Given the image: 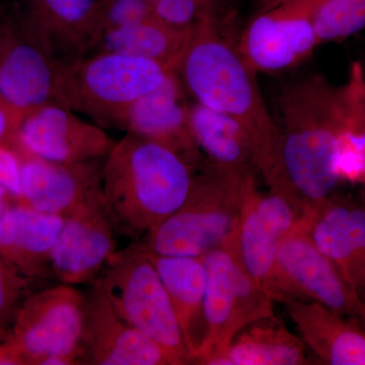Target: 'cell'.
Returning a JSON list of instances; mask_svg holds the SVG:
<instances>
[{
	"label": "cell",
	"instance_id": "obj_28",
	"mask_svg": "<svg viewBox=\"0 0 365 365\" xmlns=\"http://www.w3.org/2000/svg\"><path fill=\"white\" fill-rule=\"evenodd\" d=\"M155 16V9L146 0H103L100 38L109 31L148 21Z\"/></svg>",
	"mask_w": 365,
	"mask_h": 365
},
{
	"label": "cell",
	"instance_id": "obj_27",
	"mask_svg": "<svg viewBox=\"0 0 365 365\" xmlns=\"http://www.w3.org/2000/svg\"><path fill=\"white\" fill-rule=\"evenodd\" d=\"M227 0H160L155 16L179 30H192L201 21L228 14Z\"/></svg>",
	"mask_w": 365,
	"mask_h": 365
},
{
	"label": "cell",
	"instance_id": "obj_21",
	"mask_svg": "<svg viewBox=\"0 0 365 365\" xmlns=\"http://www.w3.org/2000/svg\"><path fill=\"white\" fill-rule=\"evenodd\" d=\"M57 58L71 63L88 56L100 39L103 0H21Z\"/></svg>",
	"mask_w": 365,
	"mask_h": 365
},
{
	"label": "cell",
	"instance_id": "obj_4",
	"mask_svg": "<svg viewBox=\"0 0 365 365\" xmlns=\"http://www.w3.org/2000/svg\"><path fill=\"white\" fill-rule=\"evenodd\" d=\"M186 200L144 235L139 248L160 256L204 257L235 239L257 187L254 169L201 165Z\"/></svg>",
	"mask_w": 365,
	"mask_h": 365
},
{
	"label": "cell",
	"instance_id": "obj_1",
	"mask_svg": "<svg viewBox=\"0 0 365 365\" xmlns=\"http://www.w3.org/2000/svg\"><path fill=\"white\" fill-rule=\"evenodd\" d=\"M279 129L275 178L269 188L309 218L343 180L365 173V79L361 62L335 86L321 76L285 85L275 100Z\"/></svg>",
	"mask_w": 365,
	"mask_h": 365
},
{
	"label": "cell",
	"instance_id": "obj_17",
	"mask_svg": "<svg viewBox=\"0 0 365 365\" xmlns=\"http://www.w3.org/2000/svg\"><path fill=\"white\" fill-rule=\"evenodd\" d=\"M185 91L176 72H170L162 86L132 106L121 129L163 144L194 167H201L203 158L190 130V106Z\"/></svg>",
	"mask_w": 365,
	"mask_h": 365
},
{
	"label": "cell",
	"instance_id": "obj_7",
	"mask_svg": "<svg viewBox=\"0 0 365 365\" xmlns=\"http://www.w3.org/2000/svg\"><path fill=\"white\" fill-rule=\"evenodd\" d=\"M172 71L153 60L96 52L67 63L71 110L91 122L121 129L139 98L157 90Z\"/></svg>",
	"mask_w": 365,
	"mask_h": 365
},
{
	"label": "cell",
	"instance_id": "obj_15",
	"mask_svg": "<svg viewBox=\"0 0 365 365\" xmlns=\"http://www.w3.org/2000/svg\"><path fill=\"white\" fill-rule=\"evenodd\" d=\"M302 218L284 197L272 191L261 193L257 187L242 209L235 235L237 258L250 277L271 297L278 246Z\"/></svg>",
	"mask_w": 365,
	"mask_h": 365
},
{
	"label": "cell",
	"instance_id": "obj_20",
	"mask_svg": "<svg viewBox=\"0 0 365 365\" xmlns=\"http://www.w3.org/2000/svg\"><path fill=\"white\" fill-rule=\"evenodd\" d=\"M307 349L331 365H365V331L354 321L309 300L283 302Z\"/></svg>",
	"mask_w": 365,
	"mask_h": 365
},
{
	"label": "cell",
	"instance_id": "obj_8",
	"mask_svg": "<svg viewBox=\"0 0 365 365\" xmlns=\"http://www.w3.org/2000/svg\"><path fill=\"white\" fill-rule=\"evenodd\" d=\"M85 302L63 283L32 295L19 307L4 342L24 364H83Z\"/></svg>",
	"mask_w": 365,
	"mask_h": 365
},
{
	"label": "cell",
	"instance_id": "obj_14",
	"mask_svg": "<svg viewBox=\"0 0 365 365\" xmlns=\"http://www.w3.org/2000/svg\"><path fill=\"white\" fill-rule=\"evenodd\" d=\"M81 349L83 364L172 365L157 343L116 313L97 280L86 295Z\"/></svg>",
	"mask_w": 365,
	"mask_h": 365
},
{
	"label": "cell",
	"instance_id": "obj_33",
	"mask_svg": "<svg viewBox=\"0 0 365 365\" xmlns=\"http://www.w3.org/2000/svg\"><path fill=\"white\" fill-rule=\"evenodd\" d=\"M13 203H14L13 199L6 193V190L0 186V215Z\"/></svg>",
	"mask_w": 365,
	"mask_h": 365
},
{
	"label": "cell",
	"instance_id": "obj_29",
	"mask_svg": "<svg viewBox=\"0 0 365 365\" xmlns=\"http://www.w3.org/2000/svg\"><path fill=\"white\" fill-rule=\"evenodd\" d=\"M29 280L0 256V326L13 321Z\"/></svg>",
	"mask_w": 365,
	"mask_h": 365
},
{
	"label": "cell",
	"instance_id": "obj_5",
	"mask_svg": "<svg viewBox=\"0 0 365 365\" xmlns=\"http://www.w3.org/2000/svg\"><path fill=\"white\" fill-rule=\"evenodd\" d=\"M0 96L25 113L71 108L67 63L57 58L23 2L0 6Z\"/></svg>",
	"mask_w": 365,
	"mask_h": 365
},
{
	"label": "cell",
	"instance_id": "obj_30",
	"mask_svg": "<svg viewBox=\"0 0 365 365\" xmlns=\"http://www.w3.org/2000/svg\"><path fill=\"white\" fill-rule=\"evenodd\" d=\"M0 186L14 202H23L21 158L14 144L0 146Z\"/></svg>",
	"mask_w": 365,
	"mask_h": 365
},
{
	"label": "cell",
	"instance_id": "obj_9",
	"mask_svg": "<svg viewBox=\"0 0 365 365\" xmlns=\"http://www.w3.org/2000/svg\"><path fill=\"white\" fill-rule=\"evenodd\" d=\"M204 263L207 335L196 364H203L222 353L244 327L273 316L275 302L242 267L235 250V237L206 254Z\"/></svg>",
	"mask_w": 365,
	"mask_h": 365
},
{
	"label": "cell",
	"instance_id": "obj_35",
	"mask_svg": "<svg viewBox=\"0 0 365 365\" xmlns=\"http://www.w3.org/2000/svg\"><path fill=\"white\" fill-rule=\"evenodd\" d=\"M360 185H361L362 188V203L365 205V174L362 175L361 177L359 178V181Z\"/></svg>",
	"mask_w": 365,
	"mask_h": 365
},
{
	"label": "cell",
	"instance_id": "obj_32",
	"mask_svg": "<svg viewBox=\"0 0 365 365\" xmlns=\"http://www.w3.org/2000/svg\"><path fill=\"white\" fill-rule=\"evenodd\" d=\"M288 0H256V14L269 11L273 7L284 4Z\"/></svg>",
	"mask_w": 365,
	"mask_h": 365
},
{
	"label": "cell",
	"instance_id": "obj_19",
	"mask_svg": "<svg viewBox=\"0 0 365 365\" xmlns=\"http://www.w3.org/2000/svg\"><path fill=\"white\" fill-rule=\"evenodd\" d=\"M63 223L62 216L46 215L24 202L11 204L0 215V256L28 280L47 277Z\"/></svg>",
	"mask_w": 365,
	"mask_h": 365
},
{
	"label": "cell",
	"instance_id": "obj_3",
	"mask_svg": "<svg viewBox=\"0 0 365 365\" xmlns=\"http://www.w3.org/2000/svg\"><path fill=\"white\" fill-rule=\"evenodd\" d=\"M194 165L176 151L127 133L104 158L101 193L106 212L120 234L138 239L186 200Z\"/></svg>",
	"mask_w": 365,
	"mask_h": 365
},
{
	"label": "cell",
	"instance_id": "obj_24",
	"mask_svg": "<svg viewBox=\"0 0 365 365\" xmlns=\"http://www.w3.org/2000/svg\"><path fill=\"white\" fill-rule=\"evenodd\" d=\"M189 124L194 143L208 163L257 170L251 137L232 117L194 102L190 105Z\"/></svg>",
	"mask_w": 365,
	"mask_h": 365
},
{
	"label": "cell",
	"instance_id": "obj_16",
	"mask_svg": "<svg viewBox=\"0 0 365 365\" xmlns=\"http://www.w3.org/2000/svg\"><path fill=\"white\" fill-rule=\"evenodd\" d=\"M16 148L21 158L23 202L36 210L66 217L100 195L102 165L98 160L52 163Z\"/></svg>",
	"mask_w": 365,
	"mask_h": 365
},
{
	"label": "cell",
	"instance_id": "obj_34",
	"mask_svg": "<svg viewBox=\"0 0 365 365\" xmlns=\"http://www.w3.org/2000/svg\"><path fill=\"white\" fill-rule=\"evenodd\" d=\"M355 322L365 331V304L360 302L359 309H357L356 314L354 318Z\"/></svg>",
	"mask_w": 365,
	"mask_h": 365
},
{
	"label": "cell",
	"instance_id": "obj_31",
	"mask_svg": "<svg viewBox=\"0 0 365 365\" xmlns=\"http://www.w3.org/2000/svg\"><path fill=\"white\" fill-rule=\"evenodd\" d=\"M23 115L0 96V146L13 145Z\"/></svg>",
	"mask_w": 365,
	"mask_h": 365
},
{
	"label": "cell",
	"instance_id": "obj_6",
	"mask_svg": "<svg viewBox=\"0 0 365 365\" xmlns=\"http://www.w3.org/2000/svg\"><path fill=\"white\" fill-rule=\"evenodd\" d=\"M116 313L165 352L170 364H194L169 294L138 246L116 252L100 277Z\"/></svg>",
	"mask_w": 365,
	"mask_h": 365
},
{
	"label": "cell",
	"instance_id": "obj_37",
	"mask_svg": "<svg viewBox=\"0 0 365 365\" xmlns=\"http://www.w3.org/2000/svg\"><path fill=\"white\" fill-rule=\"evenodd\" d=\"M362 71H364V76L365 79V59L364 62H361Z\"/></svg>",
	"mask_w": 365,
	"mask_h": 365
},
{
	"label": "cell",
	"instance_id": "obj_13",
	"mask_svg": "<svg viewBox=\"0 0 365 365\" xmlns=\"http://www.w3.org/2000/svg\"><path fill=\"white\" fill-rule=\"evenodd\" d=\"M114 230L102 193L64 217L52 252L55 277L68 285L95 282L117 252Z\"/></svg>",
	"mask_w": 365,
	"mask_h": 365
},
{
	"label": "cell",
	"instance_id": "obj_18",
	"mask_svg": "<svg viewBox=\"0 0 365 365\" xmlns=\"http://www.w3.org/2000/svg\"><path fill=\"white\" fill-rule=\"evenodd\" d=\"M319 249L335 264L360 302L365 304V205L335 196L307 218Z\"/></svg>",
	"mask_w": 365,
	"mask_h": 365
},
{
	"label": "cell",
	"instance_id": "obj_22",
	"mask_svg": "<svg viewBox=\"0 0 365 365\" xmlns=\"http://www.w3.org/2000/svg\"><path fill=\"white\" fill-rule=\"evenodd\" d=\"M145 254L157 269L169 294L195 364L202 352L207 335L204 314L206 283L204 257L160 256L146 252Z\"/></svg>",
	"mask_w": 365,
	"mask_h": 365
},
{
	"label": "cell",
	"instance_id": "obj_36",
	"mask_svg": "<svg viewBox=\"0 0 365 365\" xmlns=\"http://www.w3.org/2000/svg\"><path fill=\"white\" fill-rule=\"evenodd\" d=\"M146 1H148V4H150V6H153V9H155V6H157V4H158V2L160 1V0H146Z\"/></svg>",
	"mask_w": 365,
	"mask_h": 365
},
{
	"label": "cell",
	"instance_id": "obj_11",
	"mask_svg": "<svg viewBox=\"0 0 365 365\" xmlns=\"http://www.w3.org/2000/svg\"><path fill=\"white\" fill-rule=\"evenodd\" d=\"M322 0H288L255 14L240 38L237 50L255 72L292 68L319 45L314 14Z\"/></svg>",
	"mask_w": 365,
	"mask_h": 365
},
{
	"label": "cell",
	"instance_id": "obj_12",
	"mask_svg": "<svg viewBox=\"0 0 365 365\" xmlns=\"http://www.w3.org/2000/svg\"><path fill=\"white\" fill-rule=\"evenodd\" d=\"M59 105H45L25 113L14 145L35 157L57 163L104 158L114 141L105 128Z\"/></svg>",
	"mask_w": 365,
	"mask_h": 365
},
{
	"label": "cell",
	"instance_id": "obj_10",
	"mask_svg": "<svg viewBox=\"0 0 365 365\" xmlns=\"http://www.w3.org/2000/svg\"><path fill=\"white\" fill-rule=\"evenodd\" d=\"M275 302L309 300L353 319L360 302L335 264L314 242L302 217L283 237L276 252L272 289Z\"/></svg>",
	"mask_w": 365,
	"mask_h": 365
},
{
	"label": "cell",
	"instance_id": "obj_25",
	"mask_svg": "<svg viewBox=\"0 0 365 365\" xmlns=\"http://www.w3.org/2000/svg\"><path fill=\"white\" fill-rule=\"evenodd\" d=\"M194 29L179 30L155 16L105 33L91 53L114 52L153 60L176 71Z\"/></svg>",
	"mask_w": 365,
	"mask_h": 365
},
{
	"label": "cell",
	"instance_id": "obj_23",
	"mask_svg": "<svg viewBox=\"0 0 365 365\" xmlns=\"http://www.w3.org/2000/svg\"><path fill=\"white\" fill-rule=\"evenodd\" d=\"M311 364L304 341L273 314L244 327L222 353L206 360L203 365Z\"/></svg>",
	"mask_w": 365,
	"mask_h": 365
},
{
	"label": "cell",
	"instance_id": "obj_2",
	"mask_svg": "<svg viewBox=\"0 0 365 365\" xmlns=\"http://www.w3.org/2000/svg\"><path fill=\"white\" fill-rule=\"evenodd\" d=\"M227 16L209 19L194 29L176 73L195 102L232 117L254 144L256 169L268 187L277 170L279 129L256 79L227 37Z\"/></svg>",
	"mask_w": 365,
	"mask_h": 365
},
{
	"label": "cell",
	"instance_id": "obj_26",
	"mask_svg": "<svg viewBox=\"0 0 365 365\" xmlns=\"http://www.w3.org/2000/svg\"><path fill=\"white\" fill-rule=\"evenodd\" d=\"M314 26L319 45L352 37L365 30V0H322Z\"/></svg>",
	"mask_w": 365,
	"mask_h": 365
}]
</instances>
